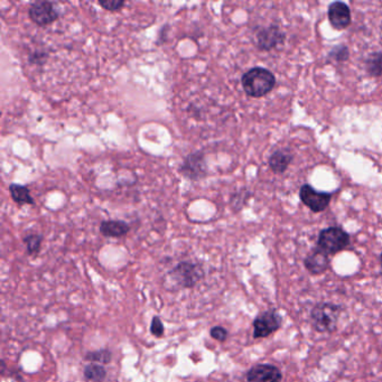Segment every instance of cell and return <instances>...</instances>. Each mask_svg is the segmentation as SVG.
<instances>
[{
    "label": "cell",
    "instance_id": "cell-11",
    "mask_svg": "<svg viewBox=\"0 0 382 382\" xmlns=\"http://www.w3.org/2000/svg\"><path fill=\"white\" fill-rule=\"evenodd\" d=\"M285 34L277 26H269L262 28L257 34V46L261 50H271L276 48L277 45L284 42Z\"/></svg>",
    "mask_w": 382,
    "mask_h": 382
},
{
    "label": "cell",
    "instance_id": "cell-12",
    "mask_svg": "<svg viewBox=\"0 0 382 382\" xmlns=\"http://www.w3.org/2000/svg\"><path fill=\"white\" fill-rule=\"evenodd\" d=\"M304 264L307 271L312 275H321L329 267V254L318 249L306 257Z\"/></svg>",
    "mask_w": 382,
    "mask_h": 382
},
{
    "label": "cell",
    "instance_id": "cell-6",
    "mask_svg": "<svg viewBox=\"0 0 382 382\" xmlns=\"http://www.w3.org/2000/svg\"><path fill=\"white\" fill-rule=\"evenodd\" d=\"M28 16L34 24L39 26H48L59 20L60 14L54 7L53 3L39 0L29 6Z\"/></svg>",
    "mask_w": 382,
    "mask_h": 382
},
{
    "label": "cell",
    "instance_id": "cell-23",
    "mask_svg": "<svg viewBox=\"0 0 382 382\" xmlns=\"http://www.w3.org/2000/svg\"><path fill=\"white\" fill-rule=\"evenodd\" d=\"M210 334H211V336H212L214 340L219 341V342H224V341L226 340V338H228V331L222 327H212Z\"/></svg>",
    "mask_w": 382,
    "mask_h": 382
},
{
    "label": "cell",
    "instance_id": "cell-25",
    "mask_svg": "<svg viewBox=\"0 0 382 382\" xmlns=\"http://www.w3.org/2000/svg\"><path fill=\"white\" fill-rule=\"evenodd\" d=\"M380 265H381L382 267V254H380Z\"/></svg>",
    "mask_w": 382,
    "mask_h": 382
},
{
    "label": "cell",
    "instance_id": "cell-4",
    "mask_svg": "<svg viewBox=\"0 0 382 382\" xmlns=\"http://www.w3.org/2000/svg\"><path fill=\"white\" fill-rule=\"evenodd\" d=\"M282 318L276 310H269L257 316L254 321V338H268L282 327Z\"/></svg>",
    "mask_w": 382,
    "mask_h": 382
},
{
    "label": "cell",
    "instance_id": "cell-19",
    "mask_svg": "<svg viewBox=\"0 0 382 382\" xmlns=\"http://www.w3.org/2000/svg\"><path fill=\"white\" fill-rule=\"evenodd\" d=\"M88 361L95 363H102L108 364L112 359L111 352L108 350H100V351L90 352L86 357Z\"/></svg>",
    "mask_w": 382,
    "mask_h": 382
},
{
    "label": "cell",
    "instance_id": "cell-7",
    "mask_svg": "<svg viewBox=\"0 0 382 382\" xmlns=\"http://www.w3.org/2000/svg\"><path fill=\"white\" fill-rule=\"evenodd\" d=\"M179 172L191 181H198L207 176L205 157L201 151H194L185 157L179 168Z\"/></svg>",
    "mask_w": 382,
    "mask_h": 382
},
{
    "label": "cell",
    "instance_id": "cell-20",
    "mask_svg": "<svg viewBox=\"0 0 382 382\" xmlns=\"http://www.w3.org/2000/svg\"><path fill=\"white\" fill-rule=\"evenodd\" d=\"M98 4L104 11H112V13L121 11L123 6L126 5L123 0H99Z\"/></svg>",
    "mask_w": 382,
    "mask_h": 382
},
{
    "label": "cell",
    "instance_id": "cell-16",
    "mask_svg": "<svg viewBox=\"0 0 382 382\" xmlns=\"http://www.w3.org/2000/svg\"><path fill=\"white\" fill-rule=\"evenodd\" d=\"M106 369L100 364H89L84 369V377L90 381L101 382L106 378Z\"/></svg>",
    "mask_w": 382,
    "mask_h": 382
},
{
    "label": "cell",
    "instance_id": "cell-2",
    "mask_svg": "<svg viewBox=\"0 0 382 382\" xmlns=\"http://www.w3.org/2000/svg\"><path fill=\"white\" fill-rule=\"evenodd\" d=\"M342 307L333 303H318L311 312L313 327L320 333H332L336 329Z\"/></svg>",
    "mask_w": 382,
    "mask_h": 382
},
{
    "label": "cell",
    "instance_id": "cell-3",
    "mask_svg": "<svg viewBox=\"0 0 382 382\" xmlns=\"http://www.w3.org/2000/svg\"><path fill=\"white\" fill-rule=\"evenodd\" d=\"M349 245V233L339 226H329L327 229L322 230L318 236V249L327 254H338Z\"/></svg>",
    "mask_w": 382,
    "mask_h": 382
},
{
    "label": "cell",
    "instance_id": "cell-24",
    "mask_svg": "<svg viewBox=\"0 0 382 382\" xmlns=\"http://www.w3.org/2000/svg\"><path fill=\"white\" fill-rule=\"evenodd\" d=\"M48 54L46 52H34L29 55V62L32 64L43 65L48 60Z\"/></svg>",
    "mask_w": 382,
    "mask_h": 382
},
{
    "label": "cell",
    "instance_id": "cell-13",
    "mask_svg": "<svg viewBox=\"0 0 382 382\" xmlns=\"http://www.w3.org/2000/svg\"><path fill=\"white\" fill-rule=\"evenodd\" d=\"M130 231V226L125 221L108 220L100 224V233L104 237L121 238Z\"/></svg>",
    "mask_w": 382,
    "mask_h": 382
},
{
    "label": "cell",
    "instance_id": "cell-1",
    "mask_svg": "<svg viewBox=\"0 0 382 382\" xmlns=\"http://www.w3.org/2000/svg\"><path fill=\"white\" fill-rule=\"evenodd\" d=\"M241 84L247 95L252 98H261L273 89L276 84V78L267 69L257 67L243 74Z\"/></svg>",
    "mask_w": 382,
    "mask_h": 382
},
{
    "label": "cell",
    "instance_id": "cell-18",
    "mask_svg": "<svg viewBox=\"0 0 382 382\" xmlns=\"http://www.w3.org/2000/svg\"><path fill=\"white\" fill-rule=\"evenodd\" d=\"M367 70L372 76H382V53H374L367 60Z\"/></svg>",
    "mask_w": 382,
    "mask_h": 382
},
{
    "label": "cell",
    "instance_id": "cell-15",
    "mask_svg": "<svg viewBox=\"0 0 382 382\" xmlns=\"http://www.w3.org/2000/svg\"><path fill=\"white\" fill-rule=\"evenodd\" d=\"M9 193H11L13 201L18 205H24V204L33 205L35 203L34 198H32L31 191L25 185L11 184L9 185Z\"/></svg>",
    "mask_w": 382,
    "mask_h": 382
},
{
    "label": "cell",
    "instance_id": "cell-10",
    "mask_svg": "<svg viewBox=\"0 0 382 382\" xmlns=\"http://www.w3.org/2000/svg\"><path fill=\"white\" fill-rule=\"evenodd\" d=\"M329 20L331 25L338 31L349 27L351 24V11L349 6L341 1L331 4L329 7Z\"/></svg>",
    "mask_w": 382,
    "mask_h": 382
},
{
    "label": "cell",
    "instance_id": "cell-21",
    "mask_svg": "<svg viewBox=\"0 0 382 382\" xmlns=\"http://www.w3.org/2000/svg\"><path fill=\"white\" fill-rule=\"evenodd\" d=\"M329 57L335 61H346L349 57V50L346 46H338L329 53Z\"/></svg>",
    "mask_w": 382,
    "mask_h": 382
},
{
    "label": "cell",
    "instance_id": "cell-14",
    "mask_svg": "<svg viewBox=\"0 0 382 382\" xmlns=\"http://www.w3.org/2000/svg\"><path fill=\"white\" fill-rule=\"evenodd\" d=\"M292 154L288 151H276L275 153L271 154V156L269 157L268 164L269 168L273 170V173L282 174L285 170H287L290 163H292Z\"/></svg>",
    "mask_w": 382,
    "mask_h": 382
},
{
    "label": "cell",
    "instance_id": "cell-8",
    "mask_svg": "<svg viewBox=\"0 0 382 382\" xmlns=\"http://www.w3.org/2000/svg\"><path fill=\"white\" fill-rule=\"evenodd\" d=\"M301 201L310 207L313 212H323L324 210L329 207L332 196L329 193L320 192L313 189L311 185L305 184L301 186L299 191Z\"/></svg>",
    "mask_w": 382,
    "mask_h": 382
},
{
    "label": "cell",
    "instance_id": "cell-17",
    "mask_svg": "<svg viewBox=\"0 0 382 382\" xmlns=\"http://www.w3.org/2000/svg\"><path fill=\"white\" fill-rule=\"evenodd\" d=\"M43 237L37 233H32L24 238V243H25L26 250L29 256H35L39 254L41 247H42Z\"/></svg>",
    "mask_w": 382,
    "mask_h": 382
},
{
    "label": "cell",
    "instance_id": "cell-22",
    "mask_svg": "<svg viewBox=\"0 0 382 382\" xmlns=\"http://www.w3.org/2000/svg\"><path fill=\"white\" fill-rule=\"evenodd\" d=\"M151 334L155 335L157 338H161V336L164 335V325H163L162 321L157 316H155L153 318V321H151Z\"/></svg>",
    "mask_w": 382,
    "mask_h": 382
},
{
    "label": "cell",
    "instance_id": "cell-5",
    "mask_svg": "<svg viewBox=\"0 0 382 382\" xmlns=\"http://www.w3.org/2000/svg\"><path fill=\"white\" fill-rule=\"evenodd\" d=\"M170 275L182 287L191 288L203 278L204 271L201 266L196 264L181 262L174 268Z\"/></svg>",
    "mask_w": 382,
    "mask_h": 382
},
{
    "label": "cell",
    "instance_id": "cell-9",
    "mask_svg": "<svg viewBox=\"0 0 382 382\" xmlns=\"http://www.w3.org/2000/svg\"><path fill=\"white\" fill-rule=\"evenodd\" d=\"M282 371L273 364H257L247 374L248 382H280Z\"/></svg>",
    "mask_w": 382,
    "mask_h": 382
}]
</instances>
